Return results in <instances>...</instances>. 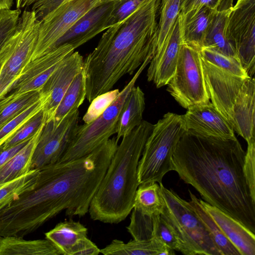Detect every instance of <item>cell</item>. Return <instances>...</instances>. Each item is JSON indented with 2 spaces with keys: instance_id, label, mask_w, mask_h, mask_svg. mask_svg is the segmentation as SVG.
Segmentation results:
<instances>
[{
  "instance_id": "484cf974",
  "label": "cell",
  "mask_w": 255,
  "mask_h": 255,
  "mask_svg": "<svg viewBox=\"0 0 255 255\" xmlns=\"http://www.w3.org/2000/svg\"><path fill=\"white\" fill-rule=\"evenodd\" d=\"M60 255L62 253L48 239L26 240L16 236L1 237L0 255Z\"/></svg>"
},
{
  "instance_id": "52a82bcc",
  "label": "cell",
  "mask_w": 255,
  "mask_h": 255,
  "mask_svg": "<svg viewBox=\"0 0 255 255\" xmlns=\"http://www.w3.org/2000/svg\"><path fill=\"white\" fill-rule=\"evenodd\" d=\"M39 24L33 11L24 10L14 33L0 50V89L4 97L10 92L23 68L31 61Z\"/></svg>"
},
{
  "instance_id": "f1b7e54d",
  "label": "cell",
  "mask_w": 255,
  "mask_h": 255,
  "mask_svg": "<svg viewBox=\"0 0 255 255\" xmlns=\"http://www.w3.org/2000/svg\"><path fill=\"white\" fill-rule=\"evenodd\" d=\"M163 199L159 184L155 182L139 184L135 192L133 209L143 214L161 213Z\"/></svg>"
},
{
  "instance_id": "ab89813d",
  "label": "cell",
  "mask_w": 255,
  "mask_h": 255,
  "mask_svg": "<svg viewBox=\"0 0 255 255\" xmlns=\"http://www.w3.org/2000/svg\"><path fill=\"white\" fill-rule=\"evenodd\" d=\"M20 13V8L0 10V50L14 33Z\"/></svg>"
},
{
  "instance_id": "ac0fdd59",
  "label": "cell",
  "mask_w": 255,
  "mask_h": 255,
  "mask_svg": "<svg viewBox=\"0 0 255 255\" xmlns=\"http://www.w3.org/2000/svg\"><path fill=\"white\" fill-rule=\"evenodd\" d=\"M187 109L182 115L186 130L222 138L236 137L231 124L210 101Z\"/></svg>"
},
{
  "instance_id": "9a60e30c",
  "label": "cell",
  "mask_w": 255,
  "mask_h": 255,
  "mask_svg": "<svg viewBox=\"0 0 255 255\" xmlns=\"http://www.w3.org/2000/svg\"><path fill=\"white\" fill-rule=\"evenodd\" d=\"M207 91L211 103L232 125L235 100L245 79L216 67L202 58Z\"/></svg>"
},
{
  "instance_id": "f907efd6",
  "label": "cell",
  "mask_w": 255,
  "mask_h": 255,
  "mask_svg": "<svg viewBox=\"0 0 255 255\" xmlns=\"http://www.w3.org/2000/svg\"><path fill=\"white\" fill-rule=\"evenodd\" d=\"M0 237H1V236H0Z\"/></svg>"
},
{
  "instance_id": "6da1fadb",
  "label": "cell",
  "mask_w": 255,
  "mask_h": 255,
  "mask_svg": "<svg viewBox=\"0 0 255 255\" xmlns=\"http://www.w3.org/2000/svg\"><path fill=\"white\" fill-rule=\"evenodd\" d=\"M118 142L112 137L82 157L40 168L32 189L0 207L9 230L24 237L63 211L69 217L88 213Z\"/></svg>"
},
{
  "instance_id": "836d02e7",
  "label": "cell",
  "mask_w": 255,
  "mask_h": 255,
  "mask_svg": "<svg viewBox=\"0 0 255 255\" xmlns=\"http://www.w3.org/2000/svg\"><path fill=\"white\" fill-rule=\"evenodd\" d=\"M200 53L203 59L218 68L239 77L244 78L250 77L237 58L205 47L201 49Z\"/></svg>"
},
{
  "instance_id": "bcb514c9",
  "label": "cell",
  "mask_w": 255,
  "mask_h": 255,
  "mask_svg": "<svg viewBox=\"0 0 255 255\" xmlns=\"http://www.w3.org/2000/svg\"><path fill=\"white\" fill-rule=\"evenodd\" d=\"M13 3V0H0V10L10 9Z\"/></svg>"
},
{
  "instance_id": "f35d334b",
  "label": "cell",
  "mask_w": 255,
  "mask_h": 255,
  "mask_svg": "<svg viewBox=\"0 0 255 255\" xmlns=\"http://www.w3.org/2000/svg\"><path fill=\"white\" fill-rule=\"evenodd\" d=\"M119 89L111 90L96 97L90 103L83 117L85 124H89L101 116L119 96Z\"/></svg>"
},
{
  "instance_id": "d590c367",
  "label": "cell",
  "mask_w": 255,
  "mask_h": 255,
  "mask_svg": "<svg viewBox=\"0 0 255 255\" xmlns=\"http://www.w3.org/2000/svg\"><path fill=\"white\" fill-rule=\"evenodd\" d=\"M43 108V103L40 99L29 106L16 117L0 128V147L22 126L27 122Z\"/></svg>"
},
{
  "instance_id": "f6af8a7d",
  "label": "cell",
  "mask_w": 255,
  "mask_h": 255,
  "mask_svg": "<svg viewBox=\"0 0 255 255\" xmlns=\"http://www.w3.org/2000/svg\"><path fill=\"white\" fill-rule=\"evenodd\" d=\"M29 139L25 140L19 144L5 149H1L0 148V167L14 156L27 144Z\"/></svg>"
},
{
  "instance_id": "60d3db41",
  "label": "cell",
  "mask_w": 255,
  "mask_h": 255,
  "mask_svg": "<svg viewBox=\"0 0 255 255\" xmlns=\"http://www.w3.org/2000/svg\"><path fill=\"white\" fill-rule=\"evenodd\" d=\"M148 0H118L112 12L111 26L120 23Z\"/></svg>"
},
{
  "instance_id": "cb8c5ba5",
  "label": "cell",
  "mask_w": 255,
  "mask_h": 255,
  "mask_svg": "<svg viewBox=\"0 0 255 255\" xmlns=\"http://www.w3.org/2000/svg\"><path fill=\"white\" fill-rule=\"evenodd\" d=\"M144 94L138 86L131 89L123 106L117 127V138L128 135L142 121Z\"/></svg>"
},
{
  "instance_id": "4dcf8cb0",
  "label": "cell",
  "mask_w": 255,
  "mask_h": 255,
  "mask_svg": "<svg viewBox=\"0 0 255 255\" xmlns=\"http://www.w3.org/2000/svg\"><path fill=\"white\" fill-rule=\"evenodd\" d=\"M180 6V0H160L155 53L162 46L177 18Z\"/></svg>"
},
{
  "instance_id": "ee69618b",
  "label": "cell",
  "mask_w": 255,
  "mask_h": 255,
  "mask_svg": "<svg viewBox=\"0 0 255 255\" xmlns=\"http://www.w3.org/2000/svg\"><path fill=\"white\" fill-rule=\"evenodd\" d=\"M220 0H180V13L185 14L189 11L208 7L214 9Z\"/></svg>"
},
{
  "instance_id": "8fae6325",
  "label": "cell",
  "mask_w": 255,
  "mask_h": 255,
  "mask_svg": "<svg viewBox=\"0 0 255 255\" xmlns=\"http://www.w3.org/2000/svg\"><path fill=\"white\" fill-rule=\"evenodd\" d=\"M100 1L70 0L48 13L39 21L38 38L31 60L55 48L57 42L64 34Z\"/></svg>"
},
{
  "instance_id": "8d00e7d4",
  "label": "cell",
  "mask_w": 255,
  "mask_h": 255,
  "mask_svg": "<svg viewBox=\"0 0 255 255\" xmlns=\"http://www.w3.org/2000/svg\"><path fill=\"white\" fill-rule=\"evenodd\" d=\"M45 124L42 110L37 113L13 135L6 140L0 147L5 149L30 139Z\"/></svg>"
},
{
  "instance_id": "816d5d0a",
  "label": "cell",
  "mask_w": 255,
  "mask_h": 255,
  "mask_svg": "<svg viewBox=\"0 0 255 255\" xmlns=\"http://www.w3.org/2000/svg\"></svg>"
},
{
  "instance_id": "2e32d148",
  "label": "cell",
  "mask_w": 255,
  "mask_h": 255,
  "mask_svg": "<svg viewBox=\"0 0 255 255\" xmlns=\"http://www.w3.org/2000/svg\"><path fill=\"white\" fill-rule=\"evenodd\" d=\"M116 0L100 1L80 17L58 41L56 47L69 44L75 49L111 27Z\"/></svg>"
},
{
  "instance_id": "74e56055",
  "label": "cell",
  "mask_w": 255,
  "mask_h": 255,
  "mask_svg": "<svg viewBox=\"0 0 255 255\" xmlns=\"http://www.w3.org/2000/svg\"><path fill=\"white\" fill-rule=\"evenodd\" d=\"M152 238H155L168 248L180 252V246L174 232L161 213L153 215Z\"/></svg>"
},
{
  "instance_id": "9c48e42d",
  "label": "cell",
  "mask_w": 255,
  "mask_h": 255,
  "mask_svg": "<svg viewBox=\"0 0 255 255\" xmlns=\"http://www.w3.org/2000/svg\"><path fill=\"white\" fill-rule=\"evenodd\" d=\"M167 90L182 107L210 101L200 51L182 44L175 71Z\"/></svg>"
},
{
  "instance_id": "681fc988",
  "label": "cell",
  "mask_w": 255,
  "mask_h": 255,
  "mask_svg": "<svg viewBox=\"0 0 255 255\" xmlns=\"http://www.w3.org/2000/svg\"><path fill=\"white\" fill-rule=\"evenodd\" d=\"M114 0H101V2H105V1H114Z\"/></svg>"
},
{
  "instance_id": "e0dca14e",
  "label": "cell",
  "mask_w": 255,
  "mask_h": 255,
  "mask_svg": "<svg viewBox=\"0 0 255 255\" xmlns=\"http://www.w3.org/2000/svg\"><path fill=\"white\" fill-rule=\"evenodd\" d=\"M182 44L179 14L162 46L149 62L147 80L157 88L166 85L173 75Z\"/></svg>"
},
{
  "instance_id": "603a6c76",
  "label": "cell",
  "mask_w": 255,
  "mask_h": 255,
  "mask_svg": "<svg viewBox=\"0 0 255 255\" xmlns=\"http://www.w3.org/2000/svg\"><path fill=\"white\" fill-rule=\"evenodd\" d=\"M213 10L203 7L185 14L179 13L183 44L201 50Z\"/></svg>"
},
{
  "instance_id": "7dc6e473",
  "label": "cell",
  "mask_w": 255,
  "mask_h": 255,
  "mask_svg": "<svg viewBox=\"0 0 255 255\" xmlns=\"http://www.w3.org/2000/svg\"><path fill=\"white\" fill-rule=\"evenodd\" d=\"M28 0H16L17 8H20L26 6Z\"/></svg>"
},
{
  "instance_id": "f546056e",
  "label": "cell",
  "mask_w": 255,
  "mask_h": 255,
  "mask_svg": "<svg viewBox=\"0 0 255 255\" xmlns=\"http://www.w3.org/2000/svg\"><path fill=\"white\" fill-rule=\"evenodd\" d=\"M86 96L85 78L82 69L75 77L65 92L57 108L53 120L59 122L69 113L78 110Z\"/></svg>"
},
{
  "instance_id": "1f68e13d",
  "label": "cell",
  "mask_w": 255,
  "mask_h": 255,
  "mask_svg": "<svg viewBox=\"0 0 255 255\" xmlns=\"http://www.w3.org/2000/svg\"><path fill=\"white\" fill-rule=\"evenodd\" d=\"M39 169L30 170L16 179L0 183V204L12 200L32 189L38 178Z\"/></svg>"
},
{
  "instance_id": "7402d4cb",
  "label": "cell",
  "mask_w": 255,
  "mask_h": 255,
  "mask_svg": "<svg viewBox=\"0 0 255 255\" xmlns=\"http://www.w3.org/2000/svg\"><path fill=\"white\" fill-rule=\"evenodd\" d=\"M88 229L79 222L65 221L58 223L45 234L64 255H80L87 239Z\"/></svg>"
},
{
  "instance_id": "7bdbcfd3",
  "label": "cell",
  "mask_w": 255,
  "mask_h": 255,
  "mask_svg": "<svg viewBox=\"0 0 255 255\" xmlns=\"http://www.w3.org/2000/svg\"><path fill=\"white\" fill-rule=\"evenodd\" d=\"M70 0H28L27 6H31L37 19L40 21L59 5Z\"/></svg>"
},
{
  "instance_id": "ffe728a7",
  "label": "cell",
  "mask_w": 255,
  "mask_h": 255,
  "mask_svg": "<svg viewBox=\"0 0 255 255\" xmlns=\"http://www.w3.org/2000/svg\"><path fill=\"white\" fill-rule=\"evenodd\" d=\"M255 81L253 77L245 79L235 100L232 110L234 131L247 142L255 139Z\"/></svg>"
},
{
  "instance_id": "d6a6232c",
  "label": "cell",
  "mask_w": 255,
  "mask_h": 255,
  "mask_svg": "<svg viewBox=\"0 0 255 255\" xmlns=\"http://www.w3.org/2000/svg\"><path fill=\"white\" fill-rule=\"evenodd\" d=\"M40 99L38 91L29 92L11 102L0 101V128Z\"/></svg>"
},
{
  "instance_id": "5bb4252c",
  "label": "cell",
  "mask_w": 255,
  "mask_h": 255,
  "mask_svg": "<svg viewBox=\"0 0 255 255\" xmlns=\"http://www.w3.org/2000/svg\"><path fill=\"white\" fill-rule=\"evenodd\" d=\"M84 59L78 51L65 58L38 91L44 103L45 122L53 119L57 108L72 82L83 69Z\"/></svg>"
},
{
  "instance_id": "d4e9b609",
  "label": "cell",
  "mask_w": 255,
  "mask_h": 255,
  "mask_svg": "<svg viewBox=\"0 0 255 255\" xmlns=\"http://www.w3.org/2000/svg\"><path fill=\"white\" fill-rule=\"evenodd\" d=\"M174 252L155 238L133 239L127 243L115 239L100 250V253L105 255H175Z\"/></svg>"
},
{
  "instance_id": "4316f807",
  "label": "cell",
  "mask_w": 255,
  "mask_h": 255,
  "mask_svg": "<svg viewBox=\"0 0 255 255\" xmlns=\"http://www.w3.org/2000/svg\"><path fill=\"white\" fill-rule=\"evenodd\" d=\"M44 125L24 146L0 167V183L16 179L30 170L32 155Z\"/></svg>"
},
{
  "instance_id": "c3c4849f",
  "label": "cell",
  "mask_w": 255,
  "mask_h": 255,
  "mask_svg": "<svg viewBox=\"0 0 255 255\" xmlns=\"http://www.w3.org/2000/svg\"><path fill=\"white\" fill-rule=\"evenodd\" d=\"M3 98H4V96H3V93L0 89V100H1Z\"/></svg>"
},
{
  "instance_id": "277c9868",
  "label": "cell",
  "mask_w": 255,
  "mask_h": 255,
  "mask_svg": "<svg viewBox=\"0 0 255 255\" xmlns=\"http://www.w3.org/2000/svg\"><path fill=\"white\" fill-rule=\"evenodd\" d=\"M153 128L142 120L122 137L90 204L88 212L92 220L118 224L131 212L139 184L138 162Z\"/></svg>"
},
{
  "instance_id": "7c38bea8",
  "label": "cell",
  "mask_w": 255,
  "mask_h": 255,
  "mask_svg": "<svg viewBox=\"0 0 255 255\" xmlns=\"http://www.w3.org/2000/svg\"><path fill=\"white\" fill-rule=\"evenodd\" d=\"M79 119L77 110L59 122L53 119L45 123L32 155L30 170L59 161L74 135Z\"/></svg>"
},
{
  "instance_id": "4fadbf2b",
  "label": "cell",
  "mask_w": 255,
  "mask_h": 255,
  "mask_svg": "<svg viewBox=\"0 0 255 255\" xmlns=\"http://www.w3.org/2000/svg\"><path fill=\"white\" fill-rule=\"evenodd\" d=\"M69 44L56 47L49 52L29 62L16 78L9 94L1 101L8 103L31 91H39L60 63L74 51Z\"/></svg>"
},
{
  "instance_id": "5b68a950",
  "label": "cell",
  "mask_w": 255,
  "mask_h": 255,
  "mask_svg": "<svg viewBox=\"0 0 255 255\" xmlns=\"http://www.w3.org/2000/svg\"><path fill=\"white\" fill-rule=\"evenodd\" d=\"M186 130L182 115L170 112L153 125L138 162L139 184L162 183L164 175L173 170V155Z\"/></svg>"
},
{
  "instance_id": "ba28073f",
  "label": "cell",
  "mask_w": 255,
  "mask_h": 255,
  "mask_svg": "<svg viewBox=\"0 0 255 255\" xmlns=\"http://www.w3.org/2000/svg\"><path fill=\"white\" fill-rule=\"evenodd\" d=\"M148 64L146 61L142 64L116 99L101 116L90 123L78 125L67 149L58 162L69 161L87 155L116 133L118 122L125 101Z\"/></svg>"
},
{
  "instance_id": "3957f363",
  "label": "cell",
  "mask_w": 255,
  "mask_h": 255,
  "mask_svg": "<svg viewBox=\"0 0 255 255\" xmlns=\"http://www.w3.org/2000/svg\"><path fill=\"white\" fill-rule=\"evenodd\" d=\"M160 0H148L123 21L108 29L84 59L86 98L112 89L126 74L131 75L156 51L157 13Z\"/></svg>"
},
{
  "instance_id": "b9f144b4",
  "label": "cell",
  "mask_w": 255,
  "mask_h": 255,
  "mask_svg": "<svg viewBox=\"0 0 255 255\" xmlns=\"http://www.w3.org/2000/svg\"><path fill=\"white\" fill-rule=\"evenodd\" d=\"M244 172L251 193L255 198V139L248 143L244 161Z\"/></svg>"
},
{
  "instance_id": "7a4b0ae2",
  "label": "cell",
  "mask_w": 255,
  "mask_h": 255,
  "mask_svg": "<svg viewBox=\"0 0 255 255\" xmlns=\"http://www.w3.org/2000/svg\"><path fill=\"white\" fill-rule=\"evenodd\" d=\"M245 154L236 137L186 130L173 154V170L204 201L255 233V198L245 175Z\"/></svg>"
},
{
  "instance_id": "e575fe53",
  "label": "cell",
  "mask_w": 255,
  "mask_h": 255,
  "mask_svg": "<svg viewBox=\"0 0 255 255\" xmlns=\"http://www.w3.org/2000/svg\"><path fill=\"white\" fill-rule=\"evenodd\" d=\"M153 215H145L132 210L130 222L127 229L133 239L148 240L152 239Z\"/></svg>"
},
{
  "instance_id": "83f0119b",
  "label": "cell",
  "mask_w": 255,
  "mask_h": 255,
  "mask_svg": "<svg viewBox=\"0 0 255 255\" xmlns=\"http://www.w3.org/2000/svg\"><path fill=\"white\" fill-rule=\"evenodd\" d=\"M189 203L209 232L221 255H241L238 249L226 238L201 205L200 199L189 189Z\"/></svg>"
},
{
  "instance_id": "30bf717a",
  "label": "cell",
  "mask_w": 255,
  "mask_h": 255,
  "mask_svg": "<svg viewBox=\"0 0 255 255\" xmlns=\"http://www.w3.org/2000/svg\"><path fill=\"white\" fill-rule=\"evenodd\" d=\"M226 36L248 75L255 72V0H237L230 12Z\"/></svg>"
},
{
  "instance_id": "8992f818",
  "label": "cell",
  "mask_w": 255,
  "mask_h": 255,
  "mask_svg": "<svg viewBox=\"0 0 255 255\" xmlns=\"http://www.w3.org/2000/svg\"><path fill=\"white\" fill-rule=\"evenodd\" d=\"M163 199L161 214L172 228L186 255H221L206 227L190 205L175 191L159 184Z\"/></svg>"
},
{
  "instance_id": "d6986e66",
  "label": "cell",
  "mask_w": 255,
  "mask_h": 255,
  "mask_svg": "<svg viewBox=\"0 0 255 255\" xmlns=\"http://www.w3.org/2000/svg\"><path fill=\"white\" fill-rule=\"evenodd\" d=\"M200 201L226 238L241 255H255V234L241 222L203 200Z\"/></svg>"
},
{
  "instance_id": "44dd1931",
  "label": "cell",
  "mask_w": 255,
  "mask_h": 255,
  "mask_svg": "<svg viewBox=\"0 0 255 255\" xmlns=\"http://www.w3.org/2000/svg\"><path fill=\"white\" fill-rule=\"evenodd\" d=\"M233 2L234 0H220L214 9L202 48H210L238 58L235 48L229 43L226 36L228 19L234 6Z\"/></svg>"
}]
</instances>
